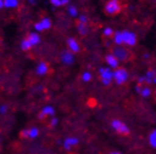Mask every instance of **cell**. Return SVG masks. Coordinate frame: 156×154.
<instances>
[{
  "mask_svg": "<svg viewBox=\"0 0 156 154\" xmlns=\"http://www.w3.org/2000/svg\"><path fill=\"white\" fill-rule=\"evenodd\" d=\"M111 127L116 133L121 134V136H127V134H129V132H131L129 126L126 125L125 122L121 121V120H117V119L112 120Z\"/></svg>",
  "mask_w": 156,
  "mask_h": 154,
  "instance_id": "obj_1",
  "label": "cell"
},
{
  "mask_svg": "<svg viewBox=\"0 0 156 154\" xmlns=\"http://www.w3.org/2000/svg\"><path fill=\"white\" fill-rule=\"evenodd\" d=\"M129 78V73L125 68L123 67H117L114 72H113V79L117 85H123Z\"/></svg>",
  "mask_w": 156,
  "mask_h": 154,
  "instance_id": "obj_2",
  "label": "cell"
},
{
  "mask_svg": "<svg viewBox=\"0 0 156 154\" xmlns=\"http://www.w3.org/2000/svg\"><path fill=\"white\" fill-rule=\"evenodd\" d=\"M105 12L110 15H117L121 11V3L119 0H108L104 6Z\"/></svg>",
  "mask_w": 156,
  "mask_h": 154,
  "instance_id": "obj_3",
  "label": "cell"
},
{
  "mask_svg": "<svg viewBox=\"0 0 156 154\" xmlns=\"http://www.w3.org/2000/svg\"><path fill=\"white\" fill-rule=\"evenodd\" d=\"M100 77L102 80V84L104 86H108L113 80V72L110 67H101L100 68Z\"/></svg>",
  "mask_w": 156,
  "mask_h": 154,
  "instance_id": "obj_4",
  "label": "cell"
},
{
  "mask_svg": "<svg viewBox=\"0 0 156 154\" xmlns=\"http://www.w3.org/2000/svg\"><path fill=\"white\" fill-rule=\"evenodd\" d=\"M122 43L129 46H134L137 43V36L131 31H122Z\"/></svg>",
  "mask_w": 156,
  "mask_h": 154,
  "instance_id": "obj_5",
  "label": "cell"
},
{
  "mask_svg": "<svg viewBox=\"0 0 156 154\" xmlns=\"http://www.w3.org/2000/svg\"><path fill=\"white\" fill-rule=\"evenodd\" d=\"M52 25V22L50 20V18L48 17H44V18H42L40 21H38L37 23H34V30H36L37 32H43V31H47L51 28Z\"/></svg>",
  "mask_w": 156,
  "mask_h": 154,
  "instance_id": "obj_6",
  "label": "cell"
},
{
  "mask_svg": "<svg viewBox=\"0 0 156 154\" xmlns=\"http://www.w3.org/2000/svg\"><path fill=\"white\" fill-rule=\"evenodd\" d=\"M79 144V139L75 138V136H68L66 139L63 140L62 142V146L66 151H71L75 145Z\"/></svg>",
  "mask_w": 156,
  "mask_h": 154,
  "instance_id": "obj_7",
  "label": "cell"
},
{
  "mask_svg": "<svg viewBox=\"0 0 156 154\" xmlns=\"http://www.w3.org/2000/svg\"><path fill=\"white\" fill-rule=\"evenodd\" d=\"M61 62L64 65H72L74 63V55H73L72 52H70V51L62 52V54H61Z\"/></svg>",
  "mask_w": 156,
  "mask_h": 154,
  "instance_id": "obj_8",
  "label": "cell"
},
{
  "mask_svg": "<svg viewBox=\"0 0 156 154\" xmlns=\"http://www.w3.org/2000/svg\"><path fill=\"white\" fill-rule=\"evenodd\" d=\"M105 62L110 68H117L119 67V59H116L114 54H108L105 55Z\"/></svg>",
  "mask_w": 156,
  "mask_h": 154,
  "instance_id": "obj_9",
  "label": "cell"
},
{
  "mask_svg": "<svg viewBox=\"0 0 156 154\" xmlns=\"http://www.w3.org/2000/svg\"><path fill=\"white\" fill-rule=\"evenodd\" d=\"M54 113H55V110H54L53 107L52 106H44L39 113V119H43V118H45V117H48V116L53 117Z\"/></svg>",
  "mask_w": 156,
  "mask_h": 154,
  "instance_id": "obj_10",
  "label": "cell"
},
{
  "mask_svg": "<svg viewBox=\"0 0 156 154\" xmlns=\"http://www.w3.org/2000/svg\"><path fill=\"white\" fill-rule=\"evenodd\" d=\"M68 48L69 50L72 52V53H78L79 51H80V44H79V42L73 38H68Z\"/></svg>",
  "mask_w": 156,
  "mask_h": 154,
  "instance_id": "obj_11",
  "label": "cell"
},
{
  "mask_svg": "<svg viewBox=\"0 0 156 154\" xmlns=\"http://www.w3.org/2000/svg\"><path fill=\"white\" fill-rule=\"evenodd\" d=\"M135 90H136V92H137V94H140V95H141L143 98H148L151 96V94H152V90H151V88H150V87H147V86L141 87L140 85H136Z\"/></svg>",
  "mask_w": 156,
  "mask_h": 154,
  "instance_id": "obj_12",
  "label": "cell"
},
{
  "mask_svg": "<svg viewBox=\"0 0 156 154\" xmlns=\"http://www.w3.org/2000/svg\"><path fill=\"white\" fill-rule=\"evenodd\" d=\"M27 40L29 41V43L31 44V46H36V45H38L40 43L41 38H40V35L37 32H31V33H29Z\"/></svg>",
  "mask_w": 156,
  "mask_h": 154,
  "instance_id": "obj_13",
  "label": "cell"
},
{
  "mask_svg": "<svg viewBox=\"0 0 156 154\" xmlns=\"http://www.w3.org/2000/svg\"><path fill=\"white\" fill-rule=\"evenodd\" d=\"M48 71H49L48 64L44 62L39 63L36 68V73H37V75H39V76H44V75H47Z\"/></svg>",
  "mask_w": 156,
  "mask_h": 154,
  "instance_id": "obj_14",
  "label": "cell"
},
{
  "mask_svg": "<svg viewBox=\"0 0 156 154\" xmlns=\"http://www.w3.org/2000/svg\"><path fill=\"white\" fill-rule=\"evenodd\" d=\"M144 77H145V82H146L147 84H154V85H156V72L155 71H152V69L147 71Z\"/></svg>",
  "mask_w": 156,
  "mask_h": 154,
  "instance_id": "obj_15",
  "label": "cell"
},
{
  "mask_svg": "<svg viewBox=\"0 0 156 154\" xmlns=\"http://www.w3.org/2000/svg\"><path fill=\"white\" fill-rule=\"evenodd\" d=\"M148 144L153 149H156V129L152 130L148 134Z\"/></svg>",
  "mask_w": 156,
  "mask_h": 154,
  "instance_id": "obj_16",
  "label": "cell"
},
{
  "mask_svg": "<svg viewBox=\"0 0 156 154\" xmlns=\"http://www.w3.org/2000/svg\"><path fill=\"white\" fill-rule=\"evenodd\" d=\"M39 133H40L39 129L37 127H32V128H30V129H28L27 138H29V139H36V138H38Z\"/></svg>",
  "mask_w": 156,
  "mask_h": 154,
  "instance_id": "obj_17",
  "label": "cell"
},
{
  "mask_svg": "<svg viewBox=\"0 0 156 154\" xmlns=\"http://www.w3.org/2000/svg\"><path fill=\"white\" fill-rule=\"evenodd\" d=\"M18 6V0H5L3 2V7L8 8V9H12Z\"/></svg>",
  "mask_w": 156,
  "mask_h": 154,
  "instance_id": "obj_18",
  "label": "cell"
},
{
  "mask_svg": "<svg viewBox=\"0 0 156 154\" xmlns=\"http://www.w3.org/2000/svg\"><path fill=\"white\" fill-rule=\"evenodd\" d=\"M78 32L81 34V35H87V32H89V29H87V25L84 23H80L78 24Z\"/></svg>",
  "mask_w": 156,
  "mask_h": 154,
  "instance_id": "obj_19",
  "label": "cell"
},
{
  "mask_svg": "<svg viewBox=\"0 0 156 154\" xmlns=\"http://www.w3.org/2000/svg\"><path fill=\"white\" fill-rule=\"evenodd\" d=\"M113 41H114L115 44L120 45V44H123L122 43V32L121 31H117L113 34Z\"/></svg>",
  "mask_w": 156,
  "mask_h": 154,
  "instance_id": "obj_20",
  "label": "cell"
},
{
  "mask_svg": "<svg viewBox=\"0 0 156 154\" xmlns=\"http://www.w3.org/2000/svg\"><path fill=\"white\" fill-rule=\"evenodd\" d=\"M20 48H21V50L26 52V51H29V50H30V49L32 48V46H31V44L29 43V41H28L27 38H24V40H22V41H21Z\"/></svg>",
  "mask_w": 156,
  "mask_h": 154,
  "instance_id": "obj_21",
  "label": "cell"
},
{
  "mask_svg": "<svg viewBox=\"0 0 156 154\" xmlns=\"http://www.w3.org/2000/svg\"><path fill=\"white\" fill-rule=\"evenodd\" d=\"M68 13H69L70 17H72V18H75V17H78L79 11H78V9H76V7L71 6V5H70L69 8H68Z\"/></svg>",
  "mask_w": 156,
  "mask_h": 154,
  "instance_id": "obj_22",
  "label": "cell"
},
{
  "mask_svg": "<svg viewBox=\"0 0 156 154\" xmlns=\"http://www.w3.org/2000/svg\"><path fill=\"white\" fill-rule=\"evenodd\" d=\"M81 78H82V80H83V82L87 83V82H90V80L92 79V74H91L90 72H84L83 74H82Z\"/></svg>",
  "mask_w": 156,
  "mask_h": 154,
  "instance_id": "obj_23",
  "label": "cell"
},
{
  "mask_svg": "<svg viewBox=\"0 0 156 154\" xmlns=\"http://www.w3.org/2000/svg\"><path fill=\"white\" fill-rule=\"evenodd\" d=\"M126 51H124V50H115V53H114V55L116 56V59H125L126 57V53H125Z\"/></svg>",
  "mask_w": 156,
  "mask_h": 154,
  "instance_id": "obj_24",
  "label": "cell"
},
{
  "mask_svg": "<svg viewBox=\"0 0 156 154\" xmlns=\"http://www.w3.org/2000/svg\"><path fill=\"white\" fill-rule=\"evenodd\" d=\"M112 34H114V32H113V29L110 27H106L103 29V35L105 36H111Z\"/></svg>",
  "mask_w": 156,
  "mask_h": 154,
  "instance_id": "obj_25",
  "label": "cell"
},
{
  "mask_svg": "<svg viewBox=\"0 0 156 154\" xmlns=\"http://www.w3.org/2000/svg\"><path fill=\"white\" fill-rule=\"evenodd\" d=\"M61 1H62V0H50V3H51L53 7H62Z\"/></svg>",
  "mask_w": 156,
  "mask_h": 154,
  "instance_id": "obj_26",
  "label": "cell"
},
{
  "mask_svg": "<svg viewBox=\"0 0 156 154\" xmlns=\"http://www.w3.org/2000/svg\"><path fill=\"white\" fill-rule=\"evenodd\" d=\"M58 123H59V119L53 117V118L51 119V121H50V126H51V127H57Z\"/></svg>",
  "mask_w": 156,
  "mask_h": 154,
  "instance_id": "obj_27",
  "label": "cell"
},
{
  "mask_svg": "<svg viewBox=\"0 0 156 154\" xmlns=\"http://www.w3.org/2000/svg\"><path fill=\"white\" fill-rule=\"evenodd\" d=\"M79 22H80V23L87 24V18L85 17V15H79Z\"/></svg>",
  "mask_w": 156,
  "mask_h": 154,
  "instance_id": "obj_28",
  "label": "cell"
},
{
  "mask_svg": "<svg viewBox=\"0 0 156 154\" xmlns=\"http://www.w3.org/2000/svg\"><path fill=\"white\" fill-rule=\"evenodd\" d=\"M7 110H8L7 105H1L0 106V115H5L7 112Z\"/></svg>",
  "mask_w": 156,
  "mask_h": 154,
  "instance_id": "obj_29",
  "label": "cell"
},
{
  "mask_svg": "<svg viewBox=\"0 0 156 154\" xmlns=\"http://www.w3.org/2000/svg\"><path fill=\"white\" fill-rule=\"evenodd\" d=\"M61 3H62V6H68V5L70 3V0H62Z\"/></svg>",
  "mask_w": 156,
  "mask_h": 154,
  "instance_id": "obj_30",
  "label": "cell"
},
{
  "mask_svg": "<svg viewBox=\"0 0 156 154\" xmlns=\"http://www.w3.org/2000/svg\"><path fill=\"white\" fill-rule=\"evenodd\" d=\"M28 2L30 3V5H36L38 2V0H28Z\"/></svg>",
  "mask_w": 156,
  "mask_h": 154,
  "instance_id": "obj_31",
  "label": "cell"
},
{
  "mask_svg": "<svg viewBox=\"0 0 156 154\" xmlns=\"http://www.w3.org/2000/svg\"><path fill=\"white\" fill-rule=\"evenodd\" d=\"M143 82H145V77L144 76H142L138 78V83H143Z\"/></svg>",
  "mask_w": 156,
  "mask_h": 154,
  "instance_id": "obj_32",
  "label": "cell"
},
{
  "mask_svg": "<svg viewBox=\"0 0 156 154\" xmlns=\"http://www.w3.org/2000/svg\"><path fill=\"white\" fill-rule=\"evenodd\" d=\"M3 2H5V0H0V9L3 8Z\"/></svg>",
  "mask_w": 156,
  "mask_h": 154,
  "instance_id": "obj_33",
  "label": "cell"
},
{
  "mask_svg": "<svg viewBox=\"0 0 156 154\" xmlns=\"http://www.w3.org/2000/svg\"><path fill=\"white\" fill-rule=\"evenodd\" d=\"M108 154H122V153H121V152H116V151H115V152H111V153H108Z\"/></svg>",
  "mask_w": 156,
  "mask_h": 154,
  "instance_id": "obj_34",
  "label": "cell"
},
{
  "mask_svg": "<svg viewBox=\"0 0 156 154\" xmlns=\"http://www.w3.org/2000/svg\"><path fill=\"white\" fill-rule=\"evenodd\" d=\"M155 96H156V90H155Z\"/></svg>",
  "mask_w": 156,
  "mask_h": 154,
  "instance_id": "obj_35",
  "label": "cell"
}]
</instances>
